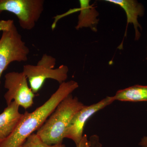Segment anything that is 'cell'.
Returning <instances> with one entry per match:
<instances>
[{
    "label": "cell",
    "instance_id": "1",
    "mask_svg": "<svg viewBox=\"0 0 147 147\" xmlns=\"http://www.w3.org/2000/svg\"><path fill=\"white\" fill-rule=\"evenodd\" d=\"M79 84L71 80L60 84L56 91L42 105L32 113L26 111L13 132L2 142L0 147H21L27 138L37 131L58 105L79 88Z\"/></svg>",
    "mask_w": 147,
    "mask_h": 147
},
{
    "label": "cell",
    "instance_id": "2",
    "mask_svg": "<svg viewBox=\"0 0 147 147\" xmlns=\"http://www.w3.org/2000/svg\"><path fill=\"white\" fill-rule=\"evenodd\" d=\"M85 105L71 94L57 106L36 133L48 145L63 144L69 125L76 113Z\"/></svg>",
    "mask_w": 147,
    "mask_h": 147
},
{
    "label": "cell",
    "instance_id": "3",
    "mask_svg": "<svg viewBox=\"0 0 147 147\" xmlns=\"http://www.w3.org/2000/svg\"><path fill=\"white\" fill-rule=\"evenodd\" d=\"M0 85L4 71L11 63L28 61L30 49L11 19L0 21Z\"/></svg>",
    "mask_w": 147,
    "mask_h": 147
},
{
    "label": "cell",
    "instance_id": "4",
    "mask_svg": "<svg viewBox=\"0 0 147 147\" xmlns=\"http://www.w3.org/2000/svg\"><path fill=\"white\" fill-rule=\"evenodd\" d=\"M56 59L45 54L36 65L27 64L24 66L23 73L28 79L29 86L35 94L42 88L47 79L57 81L60 84L66 82L68 77L69 68L62 65L55 68Z\"/></svg>",
    "mask_w": 147,
    "mask_h": 147
},
{
    "label": "cell",
    "instance_id": "5",
    "mask_svg": "<svg viewBox=\"0 0 147 147\" xmlns=\"http://www.w3.org/2000/svg\"><path fill=\"white\" fill-rule=\"evenodd\" d=\"M43 0H0V15L3 11L13 13L22 29L34 28L44 10Z\"/></svg>",
    "mask_w": 147,
    "mask_h": 147
},
{
    "label": "cell",
    "instance_id": "6",
    "mask_svg": "<svg viewBox=\"0 0 147 147\" xmlns=\"http://www.w3.org/2000/svg\"><path fill=\"white\" fill-rule=\"evenodd\" d=\"M4 87L7 90L4 97L7 105L14 101L25 110L33 105L35 94L29 86L23 71H11L5 75Z\"/></svg>",
    "mask_w": 147,
    "mask_h": 147
},
{
    "label": "cell",
    "instance_id": "7",
    "mask_svg": "<svg viewBox=\"0 0 147 147\" xmlns=\"http://www.w3.org/2000/svg\"><path fill=\"white\" fill-rule=\"evenodd\" d=\"M115 101L113 96H107L99 102L85 106L74 117L67 129L65 138L73 140L76 147H88L86 140L83 137V131L87 120L96 113Z\"/></svg>",
    "mask_w": 147,
    "mask_h": 147
},
{
    "label": "cell",
    "instance_id": "8",
    "mask_svg": "<svg viewBox=\"0 0 147 147\" xmlns=\"http://www.w3.org/2000/svg\"><path fill=\"white\" fill-rule=\"evenodd\" d=\"M105 1L119 6L125 11L127 16L126 30L129 24H132L135 30L134 40L138 41L141 36L139 29L142 30L138 18L144 15L145 8L141 3L136 0H105Z\"/></svg>",
    "mask_w": 147,
    "mask_h": 147
},
{
    "label": "cell",
    "instance_id": "9",
    "mask_svg": "<svg viewBox=\"0 0 147 147\" xmlns=\"http://www.w3.org/2000/svg\"><path fill=\"white\" fill-rule=\"evenodd\" d=\"M19 106L13 101L0 114V142L10 135L18 126L23 116Z\"/></svg>",
    "mask_w": 147,
    "mask_h": 147
},
{
    "label": "cell",
    "instance_id": "10",
    "mask_svg": "<svg viewBox=\"0 0 147 147\" xmlns=\"http://www.w3.org/2000/svg\"><path fill=\"white\" fill-rule=\"evenodd\" d=\"M90 1L80 0V7L78 9L80 14L75 28L76 30L84 28H90L94 32L97 31L96 26L98 23L97 18L98 13L93 5H90Z\"/></svg>",
    "mask_w": 147,
    "mask_h": 147
},
{
    "label": "cell",
    "instance_id": "11",
    "mask_svg": "<svg viewBox=\"0 0 147 147\" xmlns=\"http://www.w3.org/2000/svg\"><path fill=\"white\" fill-rule=\"evenodd\" d=\"M113 97L115 100L130 102L147 101V86L137 85L119 90Z\"/></svg>",
    "mask_w": 147,
    "mask_h": 147
},
{
    "label": "cell",
    "instance_id": "12",
    "mask_svg": "<svg viewBox=\"0 0 147 147\" xmlns=\"http://www.w3.org/2000/svg\"><path fill=\"white\" fill-rule=\"evenodd\" d=\"M21 147H65L63 144L50 145L42 141L36 133H33L24 142Z\"/></svg>",
    "mask_w": 147,
    "mask_h": 147
},
{
    "label": "cell",
    "instance_id": "13",
    "mask_svg": "<svg viewBox=\"0 0 147 147\" xmlns=\"http://www.w3.org/2000/svg\"><path fill=\"white\" fill-rule=\"evenodd\" d=\"M139 145L142 147H147V137H144L142 139Z\"/></svg>",
    "mask_w": 147,
    "mask_h": 147
},
{
    "label": "cell",
    "instance_id": "14",
    "mask_svg": "<svg viewBox=\"0 0 147 147\" xmlns=\"http://www.w3.org/2000/svg\"><path fill=\"white\" fill-rule=\"evenodd\" d=\"M146 60L147 61V57H146Z\"/></svg>",
    "mask_w": 147,
    "mask_h": 147
}]
</instances>
